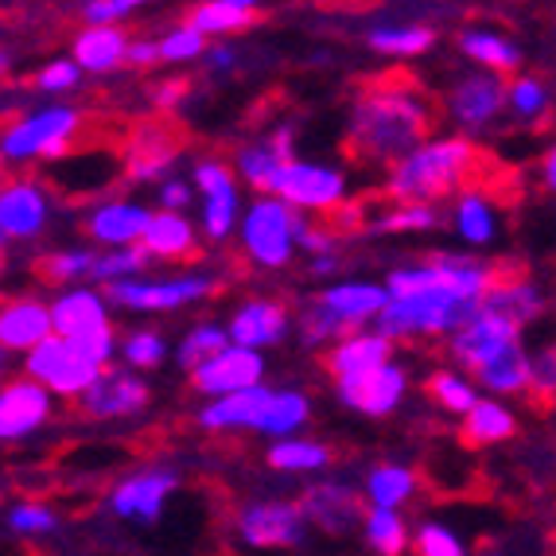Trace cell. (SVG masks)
Segmentation results:
<instances>
[{
	"mask_svg": "<svg viewBox=\"0 0 556 556\" xmlns=\"http://www.w3.org/2000/svg\"><path fill=\"white\" fill-rule=\"evenodd\" d=\"M51 327H55V312H47L36 300H9L0 316V339L9 351H20V346L36 351L51 339Z\"/></svg>",
	"mask_w": 556,
	"mask_h": 556,
	"instance_id": "15",
	"label": "cell"
},
{
	"mask_svg": "<svg viewBox=\"0 0 556 556\" xmlns=\"http://www.w3.org/2000/svg\"><path fill=\"white\" fill-rule=\"evenodd\" d=\"M43 195L28 179H9L4 184V199H0V226L9 238H31L43 226Z\"/></svg>",
	"mask_w": 556,
	"mask_h": 556,
	"instance_id": "18",
	"label": "cell"
},
{
	"mask_svg": "<svg viewBox=\"0 0 556 556\" xmlns=\"http://www.w3.org/2000/svg\"><path fill=\"white\" fill-rule=\"evenodd\" d=\"M366 541L378 556H401L405 553V521L393 510H374L370 526H366Z\"/></svg>",
	"mask_w": 556,
	"mask_h": 556,
	"instance_id": "37",
	"label": "cell"
},
{
	"mask_svg": "<svg viewBox=\"0 0 556 556\" xmlns=\"http://www.w3.org/2000/svg\"><path fill=\"white\" fill-rule=\"evenodd\" d=\"M273 393L269 390H241V393H230L223 397L218 405H211L203 413V425L206 428H230V425H253L257 428L261 413L269 408Z\"/></svg>",
	"mask_w": 556,
	"mask_h": 556,
	"instance_id": "30",
	"label": "cell"
},
{
	"mask_svg": "<svg viewBox=\"0 0 556 556\" xmlns=\"http://www.w3.org/2000/svg\"><path fill=\"white\" fill-rule=\"evenodd\" d=\"M425 393L428 397H437L444 408H452V413H471L479 401H475V393H471V386L467 381H459V378H452V374H432V378L425 381Z\"/></svg>",
	"mask_w": 556,
	"mask_h": 556,
	"instance_id": "42",
	"label": "cell"
},
{
	"mask_svg": "<svg viewBox=\"0 0 556 556\" xmlns=\"http://www.w3.org/2000/svg\"><path fill=\"white\" fill-rule=\"evenodd\" d=\"M319 304L331 312L339 324L354 327L358 331L362 324L370 316H381L386 307H390V300H386V292L381 288H370V285H343V288H331V292H324L319 296Z\"/></svg>",
	"mask_w": 556,
	"mask_h": 556,
	"instance_id": "20",
	"label": "cell"
},
{
	"mask_svg": "<svg viewBox=\"0 0 556 556\" xmlns=\"http://www.w3.org/2000/svg\"><path fill=\"white\" fill-rule=\"evenodd\" d=\"M226 351H230V346H226L223 331H214V327H199L195 334H187L184 351H179V362L195 374V370H203V366H211L214 358H223Z\"/></svg>",
	"mask_w": 556,
	"mask_h": 556,
	"instance_id": "36",
	"label": "cell"
},
{
	"mask_svg": "<svg viewBox=\"0 0 556 556\" xmlns=\"http://www.w3.org/2000/svg\"><path fill=\"white\" fill-rule=\"evenodd\" d=\"M149 253H156V257L164 261H199L203 257V250L195 245V233H191V226L179 218V214H156L149 226V233H144V241H140Z\"/></svg>",
	"mask_w": 556,
	"mask_h": 556,
	"instance_id": "22",
	"label": "cell"
},
{
	"mask_svg": "<svg viewBox=\"0 0 556 556\" xmlns=\"http://www.w3.org/2000/svg\"><path fill=\"white\" fill-rule=\"evenodd\" d=\"M288 144H292V132L280 129L277 137H273V144H265V149H250L245 156H241V172H245V179H250L257 191H277L280 176L296 164Z\"/></svg>",
	"mask_w": 556,
	"mask_h": 556,
	"instance_id": "24",
	"label": "cell"
},
{
	"mask_svg": "<svg viewBox=\"0 0 556 556\" xmlns=\"http://www.w3.org/2000/svg\"><path fill=\"white\" fill-rule=\"evenodd\" d=\"M428 226H437V214L428 211V206H401V211L386 214L374 230H428Z\"/></svg>",
	"mask_w": 556,
	"mask_h": 556,
	"instance_id": "46",
	"label": "cell"
},
{
	"mask_svg": "<svg viewBox=\"0 0 556 556\" xmlns=\"http://www.w3.org/2000/svg\"><path fill=\"white\" fill-rule=\"evenodd\" d=\"M172 486H176V475H167V471H152V475H140V479H129L125 486H117V494H113V510L140 514V518L156 521L160 502L167 498Z\"/></svg>",
	"mask_w": 556,
	"mask_h": 556,
	"instance_id": "23",
	"label": "cell"
},
{
	"mask_svg": "<svg viewBox=\"0 0 556 556\" xmlns=\"http://www.w3.org/2000/svg\"><path fill=\"white\" fill-rule=\"evenodd\" d=\"M413 491V475L401 467H378L370 475V498L378 502V510H393L401 498H408Z\"/></svg>",
	"mask_w": 556,
	"mask_h": 556,
	"instance_id": "41",
	"label": "cell"
},
{
	"mask_svg": "<svg viewBox=\"0 0 556 556\" xmlns=\"http://www.w3.org/2000/svg\"><path fill=\"white\" fill-rule=\"evenodd\" d=\"M300 510H304L307 521H316L324 533H334V538L351 533L358 521H370V514H374V510H366V498H362L358 491L331 486V482L304 491V498H300Z\"/></svg>",
	"mask_w": 556,
	"mask_h": 556,
	"instance_id": "8",
	"label": "cell"
},
{
	"mask_svg": "<svg viewBox=\"0 0 556 556\" xmlns=\"http://www.w3.org/2000/svg\"><path fill=\"white\" fill-rule=\"evenodd\" d=\"M390 354H393V343L386 334H358V339H346L343 346L327 351L324 358H319V366H324L334 381H343V378H354V374L386 366Z\"/></svg>",
	"mask_w": 556,
	"mask_h": 556,
	"instance_id": "16",
	"label": "cell"
},
{
	"mask_svg": "<svg viewBox=\"0 0 556 556\" xmlns=\"http://www.w3.org/2000/svg\"><path fill=\"white\" fill-rule=\"evenodd\" d=\"M541 312V296L533 292L529 285L510 288V292H498V296H486L482 300V316H494V319H506V324L521 327Z\"/></svg>",
	"mask_w": 556,
	"mask_h": 556,
	"instance_id": "33",
	"label": "cell"
},
{
	"mask_svg": "<svg viewBox=\"0 0 556 556\" xmlns=\"http://www.w3.org/2000/svg\"><path fill=\"white\" fill-rule=\"evenodd\" d=\"M518 432L514 417L502 405H491V401H479V405L467 413L464 428H459V444L479 452L486 444H498V440H510Z\"/></svg>",
	"mask_w": 556,
	"mask_h": 556,
	"instance_id": "27",
	"label": "cell"
},
{
	"mask_svg": "<svg viewBox=\"0 0 556 556\" xmlns=\"http://www.w3.org/2000/svg\"><path fill=\"white\" fill-rule=\"evenodd\" d=\"M187 90H191V78H167L152 90V102H156L160 113H172L187 98Z\"/></svg>",
	"mask_w": 556,
	"mask_h": 556,
	"instance_id": "50",
	"label": "cell"
},
{
	"mask_svg": "<svg viewBox=\"0 0 556 556\" xmlns=\"http://www.w3.org/2000/svg\"><path fill=\"white\" fill-rule=\"evenodd\" d=\"M277 195L285 199L288 206H339V195H343V176H334L327 167H312V164H292L280 176Z\"/></svg>",
	"mask_w": 556,
	"mask_h": 556,
	"instance_id": "12",
	"label": "cell"
},
{
	"mask_svg": "<svg viewBox=\"0 0 556 556\" xmlns=\"http://www.w3.org/2000/svg\"><path fill=\"white\" fill-rule=\"evenodd\" d=\"M432 28H405V31H374L370 47L386 51V55H417L425 47H432Z\"/></svg>",
	"mask_w": 556,
	"mask_h": 556,
	"instance_id": "43",
	"label": "cell"
},
{
	"mask_svg": "<svg viewBox=\"0 0 556 556\" xmlns=\"http://www.w3.org/2000/svg\"><path fill=\"white\" fill-rule=\"evenodd\" d=\"M152 59H160V47H152V43H132L129 47V63L144 66V63H152Z\"/></svg>",
	"mask_w": 556,
	"mask_h": 556,
	"instance_id": "55",
	"label": "cell"
},
{
	"mask_svg": "<svg viewBox=\"0 0 556 556\" xmlns=\"http://www.w3.org/2000/svg\"><path fill=\"white\" fill-rule=\"evenodd\" d=\"M265 459H269V467H277V471H304V467L331 464V447H324V444H277Z\"/></svg>",
	"mask_w": 556,
	"mask_h": 556,
	"instance_id": "40",
	"label": "cell"
},
{
	"mask_svg": "<svg viewBox=\"0 0 556 556\" xmlns=\"http://www.w3.org/2000/svg\"><path fill=\"white\" fill-rule=\"evenodd\" d=\"M269 12L250 0H211V4H191L184 12V28L191 31H245L265 24Z\"/></svg>",
	"mask_w": 556,
	"mask_h": 556,
	"instance_id": "17",
	"label": "cell"
},
{
	"mask_svg": "<svg viewBox=\"0 0 556 556\" xmlns=\"http://www.w3.org/2000/svg\"><path fill=\"white\" fill-rule=\"evenodd\" d=\"M292 233H296V214L288 203H257L245 218V250L261 265H285L292 253Z\"/></svg>",
	"mask_w": 556,
	"mask_h": 556,
	"instance_id": "7",
	"label": "cell"
},
{
	"mask_svg": "<svg viewBox=\"0 0 556 556\" xmlns=\"http://www.w3.org/2000/svg\"><path fill=\"white\" fill-rule=\"evenodd\" d=\"M187 203V187L184 184H167L164 187V206H172V211H176V206H184Z\"/></svg>",
	"mask_w": 556,
	"mask_h": 556,
	"instance_id": "56",
	"label": "cell"
},
{
	"mask_svg": "<svg viewBox=\"0 0 556 556\" xmlns=\"http://www.w3.org/2000/svg\"><path fill=\"white\" fill-rule=\"evenodd\" d=\"M526 401L538 413H553L556 408V343L533 358L529 366V386H526Z\"/></svg>",
	"mask_w": 556,
	"mask_h": 556,
	"instance_id": "35",
	"label": "cell"
},
{
	"mask_svg": "<svg viewBox=\"0 0 556 556\" xmlns=\"http://www.w3.org/2000/svg\"><path fill=\"white\" fill-rule=\"evenodd\" d=\"M241 538L257 548L296 545L304 538V510L300 502H261L241 514Z\"/></svg>",
	"mask_w": 556,
	"mask_h": 556,
	"instance_id": "9",
	"label": "cell"
},
{
	"mask_svg": "<svg viewBox=\"0 0 556 556\" xmlns=\"http://www.w3.org/2000/svg\"><path fill=\"white\" fill-rule=\"evenodd\" d=\"M545 176H548V184L556 187V152H553V156L545 160Z\"/></svg>",
	"mask_w": 556,
	"mask_h": 556,
	"instance_id": "57",
	"label": "cell"
},
{
	"mask_svg": "<svg viewBox=\"0 0 556 556\" xmlns=\"http://www.w3.org/2000/svg\"><path fill=\"white\" fill-rule=\"evenodd\" d=\"M285 324H288L285 304H277V300H261V304H250L238 319H233L230 334L238 339L241 351H250V346H257V343H273V339H280Z\"/></svg>",
	"mask_w": 556,
	"mask_h": 556,
	"instance_id": "26",
	"label": "cell"
},
{
	"mask_svg": "<svg viewBox=\"0 0 556 556\" xmlns=\"http://www.w3.org/2000/svg\"><path fill=\"white\" fill-rule=\"evenodd\" d=\"M514 105H518L521 113H533L545 105V93H541V86L533 83V78H518V83H514Z\"/></svg>",
	"mask_w": 556,
	"mask_h": 556,
	"instance_id": "53",
	"label": "cell"
},
{
	"mask_svg": "<svg viewBox=\"0 0 556 556\" xmlns=\"http://www.w3.org/2000/svg\"><path fill=\"white\" fill-rule=\"evenodd\" d=\"M47 417V390L31 378H16L4 386L0 397V432L4 440H16Z\"/></svg>",
	"mask_w": 556,
	"mask_h": 556,
	"instance_id": "14",
	"label": "cell"
},
{
	"mask_svg": "<svg viewBox=\"0 0 556 556\" xmlns=\"http://www.w3.org/2000/svg\"><path fill=\"white\" fill-rule=\"evenodd\" d=\"M31 83H36L39 90H66V86L78 83V66L75 63H55V66H47L43 75L31 78Z\"/></svg>",
	"mask_w": 556,
	"mask_h": 556,
	"instance_id": "52",
	"label": "cell"
},
{
	"mask_svg": "<svg viewBox=\"0 0 556 556\" xmlns=\"http://www.w3.org/2000/svg\"><path fill=\"white\" fill-rule=\"evenodd\" d=\"M211 280H176V285H110V300L129 307H176L184 300L211 296Z\"/></svg>",
	"mask_w": 556,
	"mask_h": 556,
	"instance_id": "19",
	"label": "cell"
},
{
	"mask_svg": "<svg viewBox=\"0 0 556 556\" xmlns=\"http://www.w3.org/2000/svg\"><path fill=\"white\" fill-rule=\"evenodd\" d=\"M12 526H16L20 533H47V529H55V514L39 510V506H20V510L12 514Z\"/></svg>",
	"mask_w": 556,
	"mask_h": 556,
	"instance_id": "51",
	"label": "cell"
},
{
	"mask_svg": "<svg viewBox=\"0 0 556 556\" xmlns=\"http://www.w3.org/2000/svg\"><path fill=\"white\" fill-rule=\"evenodd\" d=\"M75 55L86 71H110L121 59H129V39L117 28H90L75 39Z\"/></svg>",
	"mask_w": 556,
	"mask_h": 556,
	"instance_id": "29",
	"label": "cell"
},
{
	"mask_svg": "<svg viewBox=\"0 0 556 556\" xmlns=\"http://www.w3.org/2000/svg\"><path fill=\"white\" fill-rule=\"evenodd\" d=\"M529 366L533 362L526 358V351H521V343H510L502 354H494L486 366H482L475 378L482 381V386H491V390L498 393H526L529 386Z\"/></svg>",
	"mask_w": 556,
	"mask_h": 556,
	"instance_id": "32",
	"label": "cell"
},
{
	"mask_svg": "<svg viewBox=\"0 0 556 556\" xmlns=\"http://www.w3.org/2000/svg\"><path fill=\"white\" fill-rule=\"evenodd\" d=\"M199 187L206 191V230H211V238H226L233 223V206H238L230 167L203 164L199 167Z\"/></svg>",
	"mask_w": 556,
	"mask_h": 556,
	"instance_id": "21",
	"label": "cell"
},
{
	"mask_svg": "<svg viewBox=\"0 0 556 556\" xmlns=\"http://www.w3.org/2000/svg\"><path fill=\"white\" fill-rule=\"evenodd\" d=\"M125 358H129L132 366H156V362L164 358V343H160V334L156 331L132 334L129 343H125Z\"/></svg>",
	"mask_w": 556,
	"mask_h": 556,
	"instance_id": "48",
	"label": "cell"
},
{
	"mask_svg": "<svg viewBox=\"0 0 556 556\" xmlns=\"http://www.w3.org/2000/svg\"><path fill=\"white\" fill-rule=\"evenodd\" d=\"M149 386L137 381L132 374L121 370H102V378L93 381L90 390L78 393L75 413L86 420H113V417H129L137 408L149 405Z\"/></svg>",
	"mask_w": 556,
	"mask_h": 556,
	"instance_id": "6",
	"label": "cell"
},
{
	"mask_svg": "<svg viewBox=\"0 0 556 556\" xmlns=\"http://www.w3.org/2000/svg\"><path fill=\"white\" fill-rule=\"evenodd\" d=\"M459 43H464V51L471 59H479V63L494 66V71H502V75H514V71H518V63H521L518 51H514L510 43L494 39V36H464Z\"/></svg>",
	"mask_w": 556,
	"mask_h": 556,
	"instance_id": "38",
	"label": "cell"
},
{
	"mask_svg": "<svg viewBox=\"0 0 556 556\" xmlns=\"http://www.w3.org/2000/svg\"><path fill=\"white\" fill-rule=\"evenodd\" d=\"M339 393H343L346 405L370 413V417H386L393 405L405 393V374L397 366H378V370L354 374V378L339 381Z\"/></svg>",
	"mask_w": 556,
	"mask_h": 556,
	"instance_id": "11",
	"label": "cell"
},
{
	"mask_svg": "<svg viewBox=\"0 0 556 556\" xmlns=\"http://www.w3.org/2000/svg\"><path fill=\"white\" fill-rule=\"evenodd\" d=\"M307 417V401L300 393H273L269 408L261 413L257 428L261 432H288Z\"/></svg>",
	"mask_w": 556,
	"mask_h": 556,
	"instance_id": "39",
	"label": "cell"
},
{
	"mask_svg": "<svg viewBox=\"0 0 556 556\" xmlns=\"http://www.w3.org/2000/svg\"><path fill=\"white\" fill-rule=\"evenodd\" d=\"M55 331L63 334L66 343H75V339H86V334L110 331V324H105V312L98 304V296L71 292V296L55 304Z\"/></svg>",
	"mask_w": 556,
	"mask_h": 556,
	"instance_id": "25",
	"label": "cell"
},
{
	"mask_svg": "<svg viewBox=\"0 0 556 556\" xmlns=\"http://www.w3.org/2000/svg\"><path fill=\"white\" fill-rule=\"evenodd\" d=\"M502 83L494 78H467L459 90L452 93V113L455 121H464V125H482V121H491L494 113L502 110Z\"/></svg>",
	"mask_w": 556,
	"mask_h": 556,
	"instance_id": "28",
	"label": "cell"
},
{
	"mask_svg": "<svg viewBox=\"0 0 556 556\" xmlns=\"http://www.w3.org/2000/svg\"><path fill=\"white\" fill-rule=\"evenodd\" d=\"M459 230H464V238H471V241L491 238L494 223H491V211H486L482 199H464V203H459Z\"/></svg>",
	"mask_w": 556,
	"mask_h": 556,
	"instance_id": "45",
	"label": "cell"
},
{
	"mask_svg": "<svg viewBox=\"0 0 556 556\" xmlns=\"http://www.w3.org/2000/svg\"><path fill=\"white\" fill-rule=\"evenodd\" d=\"M191 140H195V132L187 129L179 117H167V113L129 121V137L121 144L125 179L137 184V179H152L160 172H167V167L184 156Z\"/></svg>",
	"mask_w": 556,
	"mask_h": 556,
	"instance_id": "4",
	"label": "cell"
},
{
	"mask_svg": "<svg viewBox=\"0 0 556 556\" xmlns=\"http://www.w3.org/2000/svg\"><path fill=\"white\" fill-rule=\"evenodd\" d=\"M191 55H203V31L179 28L176 36H167L160 43V59H191Z\"/></svg>",
	"mask_w": 556,
	"mask_h": 556,
	"instance_id": "49",
	"label": "cell"
},
{
	"mask_svg": "<svg viewBox=\"0 0 556 556\" xmlns=\"http://www.w3.org/2000/svg\"><path fill=\"white\" fill-rule=\"evenodd\" d=\"M413 556H464L459 541L440 526H425L413 541Z\"/></svg>",
	"mask_w": 556,
	"mask_h": 556,
	"instance_id": "44",
	"label": "cell"
},
{
	"mask_svg": "<svg viewBox=\"0 0 556 556\" xmlns=\"http://www.w3.org/2000/svg\"><path fill=\"white\" fill-rule=\"evenodd\" d=\"M261 378V358L253 351H226L223 358H214L211 366L191 374V390L199 393H241L257 390Z\"/></svg>",
	"mask_w": 556,
	"mask_h": 556,
	"instance_id": "13",
	"label": "cell"
},
{
	"mask_svg": "<svg viewBox=\"0 0 556 556\" xmlns=\"http://www.w3.org/2000/svg\"><path fill=\"white\" fill-rule=\"evenodd\" d=\"M455 191H464L467 199L514 203L518 199V172L510 164H502L491 149H479L475 140L455 137L401 160L381 195L397 199L405 206H428L437 199L455 195Z\"/></svg>",
	"mask_w": 556,
	"mask_h": 556,
	"instance_id": "2",
	"label": "cell"
},
{
	"mask_svg": "<svg viewBox=\"0 0 556 556\" xmlns=\"http://www.w3.org/2000/svg\"><path fill=\"white\" fill-rule=\"evenodd\" d=\"M93 269H98V257H90V253H43L31 261L39 285H66V280L86 277Z\"/></svg>",
	"mask_w": 556,
	"mask_h": 556,
	"instance_id": "34",
	"label": "cell"
},
{
	"mask_svg": "<svg viewBox=\"0 0 556 556\" xmlns=\"http://www.w3.org/2000/svg\"><path fill=\"white\" fill-rule=\"evenodd\" d=\"M125 12H132V4H125V0H117V4H86V16L90 20H117Z\"/></svg>",
	"mask_w": 556,
	"mask_h": 556,
	"instance_id": "54",
	"label": "cell"
},
{
	"mask_svg": "<svg viewBox=\"0 0 556 556\" xmlns=\"http://www.w3.org/2000/svg\"><path fill=\"white\" fill-rule=\"evenodd\" d=\"M444 110L428 93L413 71L405 66H386L354 83V117L343 132V160L346 164L370 167L408 160L428 149V137L440 129Z\"/></svg>",
	"mask_w": 556,
	"mask_h": 556,
	"instance_id": "1",
	"label": "cell"
},
{
	"mask_svg": "<svg viewBox=\"0 0 556 556\" xmlns=\"http://www.w3.org/2000/svg\"><path fill=\"white\" fill-rule=\"evenodd\" d=\"M125 137L105 121L90 117V113H75V110H47L36 113L28 121H9V132H4V156L20 160V156H66V152H83L90 144H102L105 137Z\"/></svg>",
	"mask_w": 556,
	"mask_h": 556,
	"instance_id": "3",
	"label": "cell"
},
{
	"mask_svg": "<svg viewBox=\"0 0 556 556\" xmlns=\"http://www.w3.org/2000/svg\"><path fill=\"white\" fill-rule=\"evenodd\" d=\"M28 378L43 381L47 390H55V393H86L93 381L102 378V366L86 358L75 343H66V339H55V334H51L43 346L31 351Z\"/></svg>",
	"mask_w": 556,
	"mask_h": 556,
	"instance_id": "5",
	"label": "cell"
},
{
	"mask_svg": "<svg viewBox=\"0 0 556 556\" xmlns=\"http://www.w3.org/2000/svg\"><path fill=\"white\" fill-rule=\"evenodd\" d=\"M149 265V250L144 245H137V250L129 253H113V257H98V269H93V277H121V273H137Z\"/></svg>",
	"mask_w": 556,
	"mask_h": 556,
	"instance_id": "47",
	"label": "cell"
},
{
	"mask_svg": "<svg viewBox=\"0 0 556 556\" xmlns=\"http://www.w3.org/2000/svg\"><path fill=\"white\" fill-rule=\"evenodd\" d=\"M510 343H518V327L506 324V319H494V316H475L471 324L464 327V331L455 334V358L464 362L467 370L479 374L486 362L494 358V354H502Z\"/></svg>",
	"mask_w": 556,
	"mask_h": 556,
	"instance_id": "10",
	"label": "cell"
},
{
	"mask_svg": "<svg viewBox=\"0 0 556 556\" xmlns=\"http://www.w3.org/2000/svg\"><path fill=\"white\" fill-rule=\"evenodd\" d=\"M152 226V218L140 206H105V211H98L86 223V233L98 241H132V238H144Z\"/></svg>",
	"mask_w": 556,
	"mask_h": 556,
	"instance_id": "31",
	"label": "cell"
}]
</instances>
